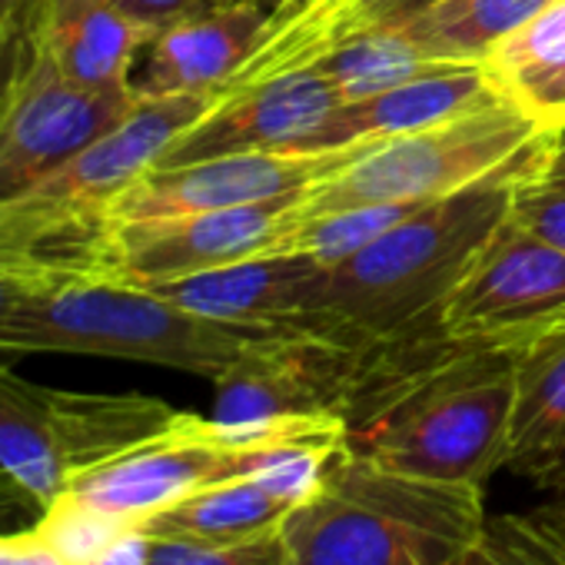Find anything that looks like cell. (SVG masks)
<instances>
[{"instance_id":"6da1fadb","label":"cell","mask_w":565,"mask_h":565,"mask_svg":"<svg viewBox=\"0 0 565 565\" xmlns=\"http://www.w3.org/2000/svg\"><path fill=\"white\" fill-rule=\"evenodd\" d=\"M515 183L522 180H489L433 200L360 253L330 263L307 333L353 356L439 333V307L509 213Z\"/></svg>"},{"instance_id":"7a4b0ae2","label":"cell","mask_w":565,"mask_h":565,"mask_svg":"<svg viewBox=\"0 0 565 565\" xmlns=\"http://www.w3.org/2000/svg\"><path fill=\"white\" fill-rule=\"evenodd\" d=\"M366 393L373 403L350 423L353 452L393 472L482 486L502 466L515 353L449 340L426 363L383 370V383Z\"/></svg>"},{"instance_id":"3957f363","label":"cell","mask_w":565,"mask_h":565,"mask_svg":"<svg viewBox=\"0 0 565 565\" xmlns=\"http://www.w3.org/2000/svg\"><path fill=\"white\" fill-rule=\"evenodd\" d=\"M482 486L393 472L350 446L282 522L287 565H459L486 532Z\"/></svg>"},{"instance_id":"277c9868","label":"cell","mask_w":565,"mask_h":565,"mask_svg":"<svg viewBox=\"0 0 565 565\" xmlns=\"http://www.w3.org/2000/svg\"><path fill=\"white\" fill-rule=\"evenodd\" d=\"M287 327H239L193 313L163 294L100 273L51 276L0 337V360L71 353L130 360L220 380Z\"/></svg>"},{"instance_id":"5b68a950","label":"cell","mask_w":565,"mask_h":565,"mask_svg":"<svg viewBox=\"0 0 565 565\" xmlns=\"http://www.w3.org/2000/svg\"><path fill=\"white\" fill-rule=\"evenodd\" d=\"M213 100L216 94L137 97L117 127L0 203V266L47 276L100 273L110 203L157 167Z\"/></svg>"},{"instance_id":"8992f818","label":"cell","mask_w":565,"mask_h":565,"mask_svg":"<svg viewBox=\"0 0 565 565\" xmlns=\"http://www.w3.org/2000/svg\"><path fill=\"white\" fill-rule=\"evenodd\" d=\"M555 134L505 97L433 127L360 147L343 170L300 196V213L363 203H433L489 180H532L542 173Z\"/></svg>"},{"instance_id":"52a82bcc","label":"cell","mask_w":565,"mask_h":565,"mask_svg":"<svg viewBox=\"0 0 565 565\" xmlns=\"http://www.w3.org/2000/svg\"><path fill=\"white\" fill-rule=\"evenodd\" d=\"M183 413L143 393L41 386L0 360V469L44 512L77 476L150 443Z\"/></svg>"},{"instance_id":"ba28073f","label":"cell","mask_w":565,"mask_h":565,"mask_svg":"<svg viewBox=\"0 0 565 565\" xmlns=\"http://www.w3.org/2000/svg\"><path fill=\"white\" fill-rule=\"evenodd\" d=\"M134 104V90L71 84L51 57L44 18L11 31L0 44V203L104 137Z\"/></svg>"},{"instance_id":"9c48e42d","label":"cell","mask_w":565,"mask_h":565,"mask_svg":"<svg viewBox=\"0 0 565 565\" xmlns=\"http://www.w3.org/2000/svg\"><path fill=\"white\" fill-rule=\"evenodd\" d=\"M562 320L565 253L505 213L439 307L436 330L452 343L519 353Z\"/></svg>"},{"instance_id":"30bf717a","label":"cell","mask_w":565,"mask_h":565,"mask_svg":"<svg viewBox=\"0 0 565 565\" xmlns=\"http://www.w3.org/2000/svg\"><path fill=\"white\" fill-rule=\"evenodd\" d=\"M303 193L216 213L110 226L100 276L137 282V287H160L170 279L273 253L279 236L294 223Z\"/></svg>"},{"instance_id":"8fae6325","label":"cell","mask_w":565,"mask_h":565,"mask_svg":"<svg viewBox=\"0 0 565 565\" xmlns=\"http://www.w3.org/2000/svg\"><path fill=\"white\" fill-rule=\"evenodd\" d=\"M360 147L330 150V153H282V150H256V153H226L193 163L150 167L140 173L107 210L110 226L216 213L249 203H266L276 196L303 193L313 183L343 170Z\"/></svg>"},{"instance_id":"7c38bea8","label":"cell","mask_w":565,"mask_h":565,"mask_svg":"<svg viewBox=\"0 0 565 565\" xmlns=\"http://www.w3.org/2000/svg\"><path fill=\"white\" fill-rule=\"evenodd\" d=\"M343 97L313 67L269 74L246 84H230L213 107L163 153L157 167L193 163L226 153L287 150L313 124H320Z\"/></svg>"},{"instance_id":"4fadbf2b","label":"cell","mask_w":565,"mask_h":565,"mask_svg":"<svg viewBox=\"0 0 565 565\" xmlns=\"http://www.w3.org/2000/svg\"><path fill=\"white\" fill-rule=\"evenodd\" d=\"M327 263L307 253H263L150 287L167 300L239 327H310Z\"/></svg>"},{"instance_id":"5bb4252c","label":"cell","mask_w":565,"mask_h":565,"mask_svg":"<svg viewBox=\"0 0 565 565\" xmlns=\"http://www.w3.org/2000/svg\"><path fill=\"white\" fill-rule=\"evenodd\" d=\"M502 84L479 64H462L433 77H419L370 97L343 100L320 124H313L300 140L282 153H330L347 147L383 143L466 110H479L505 100Z\"/></svg>"},{"instance_id":"9a60e30c","label":"cell","mask_w":565,"mask_h":565,"mask_svg":"<svg viewBox=\"0 0 565 565\" xmlns=\"http://www.w3.org/2000/svg\"><path fill=\"white\" fill-rule=\"evenodd\" d=\"M273 14V4L253 0L210 8L157 31L140 54L143 64L134 71V94H220L259 51Z\"/></svg>"},{"instance_id":"2e32d148","label":"cell","mask_w":565,"mask_h":565,"mask_svg":"<svg viewBox=\"0 0 565 565\" xmlns=\"http://www.w3.org/2000/svg\"><path fill=\"white\" fill-rule=\"evenodd\" d=\"M499 469L555 492L565 486V320L515 353V406Z\"/></svg>"},{"instance_id":"e0dca14e","label":"cell","mask_w":565,"mask_h":565,"mask_svg":"<svg viewBox=\"0 0 565 565\" xmlns=\"http://www.w3.org/2000/svg\"><path fill=\"white\" fill-rule=\"evenodd\" d=\"M150 31L110 0H51L44 41L61 74L87 90H134V71Z\"/></svg>"},{"instance_id":"ac0fdd59","label":"cell","mask_w":565,"mask_h":565,"mask_svg":"<svg viewBox=\"0 0 565 565\" xmlns=\"http://www.w3.org/2000/svg\"><path fill=\"white\" fill-rule=\"evenodd\" d=\"M555 0H423L380 24L443 64H486L492 47Z\"/></svg>"},{"instance_id":"d6986e66","label":"cell","mask_w":565,"mask_h":565,"mask_svg":"<svg viewBox=\"0 0 565 565\" xmlns=\"http://www.w3.org/2000/svg\"><path fill=\"white\" fill-rule=\"evenodd\" d=\"M300 502L273 489L263 476H243L203 489L157 515H150L140 532L160 539H203V542H233L282 529L287 515Z\"/></svg>"},{"instance_id":"ffe728a7","label":"cell","mask_w":565,"mask_h":565,"mask_svg":"<svg viewBox=\"0 0 565 565\" xmlns=\"http://www.w3.org/2000/svg\"><path fill=\"white\" fill-rule=\"evenodd\" d=\"M310 67L323 74L327 81H333L343 100H356V97H370V94H380V90H390L419 77H433L462 64L433 61L423 51H416L409 41H403L399 34L376 28V31L340 41L337 47L320 54Z\"/></svg>"},{"instance_id":"44dd1931","label":"cell","mask_w":565,"mask_h":565,"mask_svg":"<svg viewBox=\"0 0 565 565\" xmlns=\"http://www.w3.org/2000/svg\"><path fill=\"white\" fill-rule=\"evenodd\" d=\"M419 206L426 203H363L330 213H300L297 203V216L287 226V233L279 236L273 253H307L330 266L360 253Z\"/></svg>"},{"instance_id":"7402d4cb","label":"cell","mask_w":565,"mask_h":565,"mask_svg":"<svg viewBox=\"0 0 565 565\" xmlns=\"http://www.w3.org/2000/svg\"><path fill=\"white\" fill-rule=\"evenodd\" d=\"M134 525H124L120 519L87 505L71 492L57 495L34 525V532L64 565H90L110 542H117Z\"/></svg>"},{"instance_id":"603a6c76","label":"cell","mask_w":565,"mask_h":565,"mask_svg":"<svg viewBox=\"0 0 565 565\" xmlns=\"http://www.w3.org/2000/svg\"><path fill=\"white\" fill-rule=\"evenodd\" d=\"M565 64V0H555L515 34L499 41L486 57V71L505 84L529 71H548Z\"/></svg>"},{"instance_id":"cb8c5ba5","label":"cell","mask_w":565,"mask_h":565,"mask_svg":"<svg viewBox=\"0 0 565 565\" xmlns=\"http://www.w3.org/2000/svg\"><path fill=\"white\" fill-rule=\"evenodd\" d=\"M147 565H287V542L282 529L233 542L147 535Z\"/></svg>"},{"instance_id":"d4e9b609","label":"cell","mask_w":565,"mask_h":565,"mask_svg":"<svg viewBox=\"0 0 565 565\" xmlns=\"http://www.w3.org/2000/svg\"><path fill=\"white\" fill-rule=\"evenodd\" d=\"M509 213L525 230H532L535 236H542L545 243H552L555 249L565 253V186L542 183V180H522V183H515Z\"/></svg>"},{"instance_id":"484cf974","label":"cell","mask_w":565,"mask_h":565,"mask_svg":"<svg viewBox=\"0 0 565 565\" xmlns=\"http://www.w3.org/2000/svg\"><path fill=\"white\" fill-rule=\"evenodd\" d=\"M505 94L529 110L542 127L562 130L565 127V64L548 71H529L502 84Z\"/></svg>"},{"instance_id":"4316f807","label":"cell","mask_w":565,"mask_h":565,"mask_svg":"<svg viewBox=\"0 0 565 565\" xmlns=\"http://www.w3.org/2000/svg\"><path fill=\"white\" fill-rule=\"evenodd\" d=\"M505 522L529 548L535 565H565V512L555 502L532 512H512Z\"/></svg>"},{"instance_id":"83f0119b","label":"cell","mask_w":565,"mask_h":565,"mask_svg":"<svg viewBox=\"0 0 565 565\" xmlns=\"http://www.w3.org/2000/svg\"><path fill=\"white\" fill-rule=\"evenodd\" d=\"M459 565H535V558L509 529L505 515H489L482 539L469 548V555Z\"/></svg>"},{"instance_id":"f1b7e54d","label":"cell","mask_w":565,"mask_h":565,"mask_svg":"<svg viewBox=\"0 0 565 565\" xmlns=\"http://www.w3.org/2000/svg\"><path fill=\"white\" fill-rule=\"evenodd\" d=\"M110 4L120 8L127 18H134L140 28H147L150 34H157L177 21H186L200 11L216 8L213 0H110Z\"/></svg>"},{"instance_id":"f546056e","label":"cell","mask_w":565,"mask_h":565,"mask_svg":"<svg viewBox=\"0 0 565 565\" xmlns=\"http://www.w3.org/2000/svg\"><path fill=\"white\" fill-rule=\"evenodd\" d=\"M51 276L47 273H31V269H11L0 266V337H4L8 323L14 313L31 300L34 290H41Z\"/></svg>"},{"instance_id":"4dcf8cb0","label":"cell","mask_w":565,"mask_h":565,"mask_svg":"<svg viewBox=\"0 0 565 565\" xmlns=\"http://www.w3.org/2000/svg\"><path fill=\"white\" fill-rule=\"evenodd\" d=\"M0 565H64L44 539L28 529V532H0Z\"/></svg>"},{"instance_id":"1f68e13d","label":"cell","mask_w":565,"mask_h":565,"mask_svg":"<svg viewBox=\"0 0 565 565\" xmlns=\"http://www.w3.org/2000/svg\"><path fill=\"white\" fill-rule=\"evenodd\" d=\"M90 565H147V535L140 529L124 532Z\"/></svg>"},{"instance_id":"d6a6232c","label":"cell","mask_w":565,"mask_h":565,"mask_svg":"<svg viewBox=\"0 0 565 565\" xmlns=\"http://www.w3.org/2000/svg\"><path fill=\"white\" fill-rule=\"evenodd\" d=\"M51 8V0H0V24L4 31H18L24 24H34L38 18H44Z\"/></svg>"},{"instance_id":"836d02e7","label":"cell","mask_w":565,"mask_h":565,"mask_svg":"<svg viewBox=\"0 0 565 565\" xmlns=\"http://www.w3.org/2000/svg\"><path fill=\"white\" fill-rule=\"evenodd\" d=\"M24 509H38L34 505V499L0 469V522H8V519H14L18 512H24Z\"/></svg>"},{"instance_id":"e575fe53","label":"cell","mask_w":565,"mask_h":565,"mask_svg":"<svg viewBox=\"0 0 565 565\" xmlns=\"http://www.w3.org/2000/svg\"><path fill=\"white\" fill-rule=\"evenodd\" d=\"M535 180L565 186V127L555 134V140H552V147H548V157H545V167H542V173H539Z\"/></svg>"},{"instance_id":"d590c367","label":"cell","mask_w":565,"mask_h":565,"mask_svg":"<svg viewBox=\"0 0 565 565\" xmlns=\"http://www.w3.org/2000/svg\"><path fill=\"white\" fill-rule=\"evenodd\" d=\"M320 4H327V0H279V8H276V14H273V21H269V28H266V31L287 28V24L300 21L303 14H310V11H313V8H320Z\"/></svg>"},{"instance_id":"8d00e7d4","label":"cell","mask_w":565,"mask_h":565,"mask_svg":"<svg viewBox=\"0 0 565 565\" xmlns=\"http://www.w3.org/2000/svg\"><path fill=\"white\" fill-rule=\"evenodd\" d=\"M216 8H223V4H253V0H213ZM259 4H273L276 8V0H259Z\"/></svg>"},{"instance_id":"74e56055","label":"cell","mask_w":565,"mask_h":565,"mask_svg":"<svg viewBox=\"0 0 565 565\" xmlns=\"http://www.w3.org/2000/svg\"><path fill=\"white\" fill-rule=\"evenodd\" d=\"M552 502H555V505H558V509H562V512H565V486H562V489H558V495H555V499H552Z\"/></svg>"},{"instance_id":"f35d334b","label":"cell","mask_w":565,"mask_h":565,"mask_svg":"<svg viewBox=\"0 0 565 565\" xmlns=\"http://www.w3.org/2000/svg\"><path fill=\"white\" fill-rule=\"evenodd\" d=\"M4 38H8V31H4V24H0V44H4Z\"/></svg>"}]
</instances>
